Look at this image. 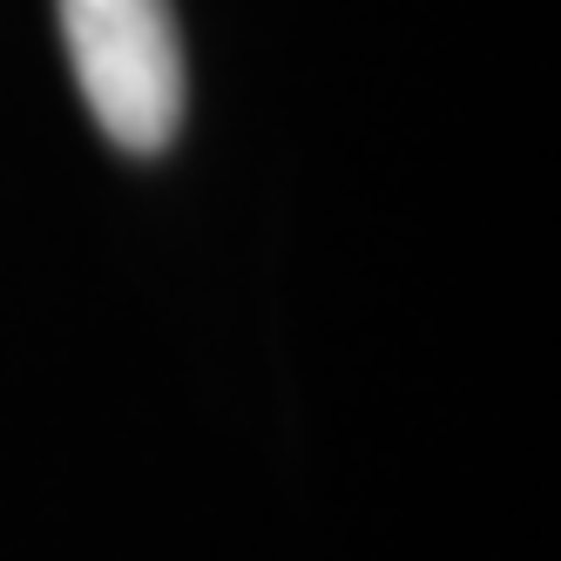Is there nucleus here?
I'll use <instances>...</instances> for the list:
<instances>
[{
	"instance_id": "nucleus-1",
	"label": "nucleus",
	"mask_w": 561,
	"mask_h": 561,
	"mask_svg": "<svg viewBox=\"0 0 561 561\" xmlns=\"http://www.w3.org/2000/svg\"><path fill=\"white\" fill-rule=\"evenodd\" d=\"M55 8L95 129L129 156H156L183 123V42L170 0H55Z\"/></svg>"
}]
</instances>
